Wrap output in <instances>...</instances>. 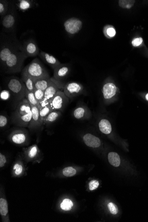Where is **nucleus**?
<instances>
[{
	"label": "nucleus",
	"mask_w": 148,
	"mask_h": 222,
	"mask_svg": "<svg viewBox=\"0 0 148 222\" xmlns=\"http://www.w3.org/2000/svg\"><path fill=\"white\" fill-rule=\"evenodd\" d=\"M32 116L30 105L26 98H24L17 104L13 114L12 119L17 125L27 126L31 121Z\"/></svg>",
	"instance_id": "1"
},
{
	"label": "nucleus",
	"mask_w": 148,
	"mask_h": 222,
	"mask_svg": "<svg viewBox=\"0 0 148 222\" xmlns=\"http://www.w3.org/2000/svg\"><path fill=\"white\" fill-rule=\"evenodd\" d=\"M28 57L21 51H16L10 55L3 67L6 73H16L20 72L23 63Z\"/></svg>",
	"instance_id": "2"
},
{
	"label": "nucleus",
	"mask_w": 148,
	"mask_h": 222,
	"mask_svg": "<svg viewBox=\"0 0 148 222\" xmlns=\"http://www.w3.org/2000/svg\"><path fill=\"white\" fill-rule=\"evenodd\" d=\"M34 80L49 76L48 72L38 58H35L22 70Z\"/></svg>",
	"instance_id": "3"
},
{
	"label": "nucleus",
	"mask_w": 148,
	"mask_h": 222,
	"mask_svg": "<svg viewBox=\"0 0 148 222\" xmlns=\"http://www.w3.org/2000/svg\"><path fill=\"white\" fill-rule=\"evenodd\" d=\"M7 86L9 91L15 97L18 103L25 98L26 88L21 79L18 78L11 79Z\"/></svg>",
	"instance_id": "4"
},
{
	"label": "nucleus",
	"mask_w": 148,
	"mask_h": 222,
	"mask_svg": "<svg viewBox=\"0 0 148 222\" xmlns=\"http://www.w3.org/2000/svg\"><path fill=\"white\" fill-rule=\"evenodd\" d=\"M69 98L63 91L59 90L56 93L50 101L51 107L53 111H63L69 102Z\"/></svg>",
	"instance_id": "5"
},
{
	"label": "nucleus",
	"mask_w": 148,
	"mask_h": 222,
	"mask_svg": "<svg viewBox=\"0 0 148 222\" xmlns=\"http://www.w3.org/2000/svg\"><path fill=\"white\" fill-rule=\"evenodd\" d=\"M16 11L13 5L9 8L7 13L2 18V25L3 28L6 32L13 30L15 26Z\"/></svg>",
	"instance_id": "6"
},
{
	"label": "nucleus",
	"mask_w": 148,
	"mask_h": 222,
	"mask_svg": "<svg viewBox=\"0 0 148 222\" xmlns=\"http://www.w3.org/2000/svg\"><path fill=\"white\" fill-rule=\"evenodd\" d=\"M20 51L28 57H34L40 54V49L36 42L32 39H28L21 46Z\"/></svg>",
	"instance_id": "7"
},
{
	"label": "nucleus",
	"mask_w": 148,
	"mask_h": 222,
	"mask_svg": "<svg viewBox=\"0 0 148 222\" xmlns=\"http://www.w3.org/2000/svg\"><path fill=\"white\" fill-rule=\"evenodd\" d=\"M21 46L18 45L13 46V44H7L1 47L0 52V62L1 66H3V68L5 66L8 57L14 52L20 50Z\"/></svg>",
	"instance_id": "8"
},
{
	"label": "nucleus",
	"mask_w": 148,
	"mask_h": 222,
	"mask_svg": "<svg viewBox=\"0 0 148 222\" xmlns=\"http://www.w3.org/2000/svg\"><path fill=\"white\" fill-rule=\"evenodd\" d=\"M84 87L81 84L75 82H72L65 84L63 92L69 99H72L76 96L81 94Z\"/></svg>",
	"instance_id": "9"
},
{
	"label": "nucleus",
	"mask_w": 148,
	"mask_h": 222,
	"mask_svg": "<svg viewBox=\"0 0 148 222\" xmlns=\"http://www.w3.org/2000/svg\"><path fill=\"white\" fill-rule=\"evenodd\" d=\"M83 23L79 19L71 18L67 20L64 23L65 30L68 34H75L80 30Z\"/></svg>",
	"instance_id": "10"
},
{
	"label": "nucleus",
	"mask_w": 148,
	"mask_h": 222,
	"mask_svg": "<svg viewBox=\"0 0 148 222\" xmlns=\"http://www.w3.org/2000/svg\"><path fill=\"white\" fill-rule=\"evenodd\" d=\"M64 85L61 81L56 80L44 91V98L49 100L50 102L51 99H53L57 92L61 90V89H64Z\"/></svg>",
	"instance_id": "11"
},
{
	"label": "nucleus",
	"mask_w": 148,
	"mask_h": 222,
	"mask_svg": "<svg viewBox=\"0 0 148 222\" xmlns=\"http://www.w3.org/2000/svg\"><path fill=\"white\" fill-rule=\"evenodd\" d=\"M39 56L44 62L46 63L53 69H55L61 64L56 58L43 51L40 52Z\"/></svg>",
	"instance_id": "12"
},
{
	"label": "nucleus",
	"mask_w": 148,
	"mask_h": 222,
	"mask_svg": "<svg viewBox=\"0 0 148 222\" xmlns=\"http://www.w3.org/2000/svg\"><path fill=\"white\" fill-rule=\"evenodd\" d=\"M34 80L35 89L41 90L44 91L50 85L56 80L54 77L50 78V76Z\"/></svg>",
	"instance_id": "13"
},
{
	"label": "nucleus",
	"mask_w": 148,
	"mask_h": 222,
	"mask_svg": "<svg viewBox=\"0 0 148 222\" xmlns=\"http://www.w3.org/2000/svg\"><path fill=\"white\" fill-rule=\"evenodd\" d=\"M70 69L67 65L61 64L54 69V78L57 80L61 81L68 75Z\"/></svg>",
	"instance_id": "14"
},
{
	"label": "nucleus",
	"mask_w": 148,
	"mask_h": 222,
	"mask_svg": "<svg viewBox=\"0 0 148 222\" xmlns=\"http://www.w3.org/2000/svg\"><path fill=\"white\" fill-rule=\"evenodd\" d=\"M84 141L87 147L93 148H98L101 146L100 140L90 133H87L84 136Z\"/></svg>",
	"instance_id": "15"
},
{
	"label": "nucleus",
	"mask_w": 148,
	"mask_h": 222,
	"mask_svg": "<svg viewBox=\"0 0 148 222\" xmlns=\"http://www.w3.org/2000/svg\"><path fill=\"white\" fill-rule=\"evenodd\" d=\"M116 91V86L113 83H107L103 86V93L105 99H108L112 98L115 95Z\"/></svg>",
	"instance_id": "16"
},
{
	"label": "nucleus",
	"mask_w": 148,
	"mask_h": 222,
	"mask_svg": "<svg viewBox=\"0 0 148 222\" xmlns=\"http://www.w3.org/2000/svg\"><path fill=\"white\" fill-rule=\"evenodd\" d=\"M31 107L32 111V119L29 123V127L30 128L34 127L39 125L41 123L40 117V112L38 106H32Z\"/></svg>",
	"instance_id": "17"
},
{
	"label": "nucleus",
	"mask_w": 148,
	"mask_h": 222,
	"mask_svg": "<svg viewBox=\"0 0 148 222\" xmlns=\"http://www.w3.org/2000/svg\"><path fill=\"white\" fill-rule=\"evenodd\" d=\"M11 140L14 143L21 145L26 142L27 136L24 132L16 131L11 136Z\"/></svg>",
	"instance_id": "18"
},
{
	"label": "nucleus",
	"mask_w": 148,
	"mask_h": 222,
	"mask_svg": "<svg viewBox=\"0 0 148 222\" xmlns=\"http://www.w3.org/2000/svg\"><path fill=\"white\" fill-rule=\"evenodd\" d=\"M21 80L28 91L33 92L35 90L34 80L26 74L21 73Z\"/></svg>",
	"instance_id": "19"
},
{
	"label": "nucleus",
	"mask_w": 148,
	"mask_h": 222,
	"mask_svg": "<svg viewBox=\"0 0 148 222\" xmlns=\"http://www.w3.org/2000/svg\"><path fill=\"white\" fill-rule=\"evenodd\" d=\"M99 126L102 133L106 134H110L111 133V125L110 121L107 119H102L99 124Z\"/></svg>",
	"instance_id": "20"
},
{
	"label": "nucleus",
	"mask_w": 148,
	"mask_h": 222,
	"mask_svg": "<svg viewBox=\"0 0 148 222\" xmlns=\"http://www.w3.org/2000/svg\"><path fill=\"white\" fill-rule=\"evenodd\" d=\"M108 158L109 163L114 167H119L120 165V157L116 152H110L108 154Z\"/></svg>",
	"instance_id": "21"
},
{
	"label": "nucleus",
	"mask_w": 148,
	"mask_h": 222,
	"mask_svg": "<svg viewBox=\"0 0 148 222\" xmlns=\"http://www.w3.org/2000/svg\"><path fill=\"white\" fill-rule=\"evenodd\" d=\"M62 113L61 111H53L51 112L47 117L45 118V120L44 121V123H50L54 122L60 116H61Z\"/></svg>",
	"instance_id": "22"
},
{
	"label": "nucleus",
	"mask_w": 148,
	"mask_h": 222,
	"mask_svg": "<svg viewBox=\"0 0 148 222\" xmlns=\"http://www.w3.org/2000/svg\"><path fill=\"white\" fill-rule=\"evenodd\" d=\"M53 111V110L52 107H51V104L48 105L47 106L41 108L39 109L40 117L41 123L44 122V121L45 120V118Z\"/></svg>",
	"instance_id": "23"
},
{
	"label": "nucleus",
	"mask_w": 148,
	"mask_h": 222,
	"mask_svg": "<svg viewBox=\"0 0 148 222\" xmlns=\"http://www.w3.org/2000/svg\"><path fill=\"white\" fill-rule=\"evenodd\" d=\"M25 98H26L28 103L31 106H37L39 105V102L37 101L36 98H35L33 92L28 91L27 89H26L25 91Z\"/></svg>",
	"instance_id": "24"
},
{
	"label": "nucleus",
	"mask_w": 148,
	"mask_h": 222,
	"mask_svg": "<svg viewBox=\"0 0 148 222\" xmlns=\"http://www.w3.org/2000/svg\"><path fill=\"white\" fill-rule=\"evenodd\" d=\"M89 112L84 107H79L77 108L73 112V115L74 118L77 119H81L84 118L88 114Z\"/></svg>",
	"instance_id": "25"
},
{
	"label": "nucleus",
	"mask_w": 148,
	"mask_h": 222,
	"mask_svg": "<svg viewBox=\"0 0 148 222\" xmlns=\"http://www.w3.org/2000/svg\"><path fill=\"white\" fill-rule=\"evenodd\" d=\"M33 5V2L29 0H21L18 1V6L19 9L22 11L27 10L31 8Z\"/></svg>",
	"instance_id": "26"
},
{
	"label": "nucleus",
	"mask_w": 148,
	"mask_h": 222,
	"mask_svg": "<svg viewBox=\"0 0 148 222\" xmlns=\"http://www.w3.org/2000/svg\"><path fill=\"white\" fill-rule=\"evenodd\" d=\"M9 2L8 1H0V15L3 18L9 10Z\"/></svg>",
	"instance_id": "27"
},
{
	"label": "nucleus",
	"mask_w": 148,
	"mask_h": 222,
	"mask_svg": "<svg viewBox=\"0 0 148 222\" xmlns=\"http://www.w3.org/2000/svg\"><path fill=\"white\" fill-rule=\"evenodd\" d=\"M8 212V203L6 199H0V213L2 216H6Z\"/></svg>",
	"instance_id": "28"
},
{
	"label": "nucleus",
	"mask_w": 148,
	"mask_h": 222,
	"mask_svg": "<svg viewBox=\"0 0 148 222\" xmlns=\"http://www.w3.org/2000/svg\"><path fill=\"white\" fill-rule=\"evenodd\" d=\"M39 153V149L36 145L32 146L29 149L27 150V155L30 159H33Z\"/></svg>",
	"instance_id": "29"
},
{
	"label": "nucleus",
	"mask_w": 148,
	"mask_h": 222,
	"mask_svg": "<svg viewBox=\"0 0 148 222\" xmlns=\"http://www.w3.org/2000/svg\"><path fill=\"white\" fill-rule=\"evenodd\" d=\"M73 203L72 200L69 199H64L60 204L62 209L64 211H70L73 207Z\"/></svg>",
	"instance_id": "30"
},
{
	"label": "nucleus",
	"mask_w": 148,
	"mask_h": 222,
	"mask_svg": "<svg viewBox=\"0 0 148 222\" xmlns=\"http://www.w3.org/2000/svg\"><path fill=\"white\" fill-rule=\"evenodd\" d=\"M64 176L67 177H71L76 174V171L72 167H68L64 168L63 170Z\"/></svg>",
	"instance_id": "31"
},
{
	"label": "nucleus",
	"mask_w": 148,
	"mask_h": 222,
	"mask_svg": "<svg viewBox=\"0 0 148 222\" xmlns=\"http://www.w3.org/2000/svg\"><path fill=\"white\" fill-rule=\"evenodd\" d=\"M135 1H119V5L122 8H130L134 5Z\"/></svg>",
	"instance_id": "32"
},
{
	"label": "nucleus",
	"mask_w": 148,
	"mask_h": 222,
	"mask_svg": "<svg viewBox=\"0 0 148 222\" xmlns=\"http://www.w3.org/2000/svg\"><path fill=\"white\" fill-rule=\"evenodd\" d=\"M33 93L35 98L38 102L44 98V91L41 90L35 89Z\"/></svg>",
	"instance_id": "33"
},
{
	"label": "nucleus",
	"mask_w": 148,
	"mask_h": 222,
	"mask_svg": "<svg viewBox=\"0 0 148 222\" xmlns=\"http://www.w3.org/2000/svg\"><path fill=\"white\" fill-rule=\"evenodd\" d=\"M11 93L10 91L7 90H3L1 93V99L3 101H7L10 99Z\"/></svg>",
	"instance_id": "34"
},
{
	"label": "nucleus",
	"mask_w": 148,
	"mask_h": 222,
	"mask_svg": "<svg viewBox=\"0 0 148 222\" xmlns=\"http://www.w3.org/2000/svg\"><path fill=\"white\" fill-rule=\"evenodd\" d=\"M108 209L110 213L113 214H117L118 213V208L115 204L110 203L108 204Z\"/></svg>",
	"instance_id": "35"
},
{
	"label": "nucleus",
	"mask_w": 148,
	"mask_h": 222,
	"mask_svg": "<svg viewBox=\"0 0 148 222\" xmlns=\"http://www.w3.org/2000/svg\"><path fill=\"white\" fill-rule=\"evenodd\" d=\"M49 104H50L49 100L44 98L42 100L39 102V105H38V107L39 109H40L41 108L45 107Z\"/></svg>",
	"instance_id": "36"
},
{
	"label": "nucleus",
	"mask_w": 148,
	"mask_h": 222,
	"mask_svg": "<svg viewBox=\"0 0 148 222\" xmlns=\"http://www.w3.org/2000/svg\"><path fill=\"white\" fill-rule=\"evenodd\" d=\"M99 186V181L96 180H93L89 183V189L90 190H94L97 188Z\"/></svg>",
	"instance_id": "37"
},
{
	"label": "nucleus",
	"mask_w": 148,
	"mask_h": 222,
	"mask_svg": "<svg viewBox=\"0 0 148 222\" xmlns=\"http://www.w3.org/2000/svg\"><path fill=\"white\" fill-rule=\"evenodd\" d=\"M8 123V118L4 115H1L0 116V126L4 127Z\"/></svg>",
	"instance_id": "38"
},
{
	"label": "nucleus",
	"mask_w": 148,
	"mask_h": 222,
	"mask_svg": "<svg viewBox=\"0 0 148 222\" xmlns=\"http://www.w3.org/2000/svg\"><path fill=\"white\" fill-rule=\"evenodd\" d=\"M143 42V39L141 37H138L134 39L132 41L133 46L138 47L140 46Z\"/></svg>",
	"instance_id": "39"
},
{
	"label": "nucleus",
	"mask_w": 148,
	"mask_h": 222,
	"mask_svg": "<svg viewBox=\"0 0 148 222\" xmlns=\"http://www.w3.org/2000/svg\"><path fill=\"white\" fill-rule=\"evenodd\" d=\"M106 34H107L108 37H113L116 35L115 30L113 27L108 28L106 29Z\"/></svg>",
	"instance_id": "40"
},
{
	"label": "nucleus",
	"mask_w": 148,
	"mask_h": 222,
	"mask_svg": "<svg viewBox=\"0 0 148 222\" xmlns=\"http://www.w3.org/2000/svg\"><path fill=\"white\" fill-rule=\"evenodd\" d=\"M13 169L15 170V173L17 175H19L21 174V173H22V170H23V168H22V166H21V165L19 164H16L13 167Z\"/></svg>",
	"instance_id": "41"
},
{
	"label": "nucleus",
	"mask_w": 148,
	"mask_h": 222,
	"mask_svg": "<svg viewBox=\"0 0 148 222\" xmlns=\"http://www.w3.org/2000/svg\"><path fill=\"white\" fill-rule=\"evenodd\" d=\"M6 162V157L4 155L0 153V167L2 168L5 165Z\"/></svg>",
	"instance_id": "42"
},
{
	"label": "nucleus",
	"mask_w": 148,
	"mask_h": 222,
	"mask_svg": "<svg viewBox=\"0 0 148 222\" xmlns=\"http://www.w3.org/2000/svg\"><path fill=\"white\" fill-rule=\"evenodd\" d=\"M145 99L148 101V93L145 96Z\"/></svg>",
	"instance_id": "43"
}]
</instances>
